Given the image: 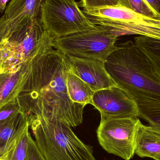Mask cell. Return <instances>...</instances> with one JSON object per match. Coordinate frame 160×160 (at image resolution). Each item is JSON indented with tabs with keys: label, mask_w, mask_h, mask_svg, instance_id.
<instances>
[{
	"label": "cell",
	"mask_w": 160,
	"mask_h": 160,
	"mask_svg": "<svg viewBox=\"0 0 160 160\" xmlns=\"http://www.w3.org/2000/svg\"><path fill=\"white\" fill-rule=\"evenodd\" d=\"M22 111L18 100L0 109V122L8 120Z\"/></svg>",
	"instance_id": "d6986e66"
},
{
	"label": "cell",
	"mask_w": 160,
	"mask_h": 160,
	"mask_svg": "<svg viewBox=\"0 0 160 160\" xmlns=\"http://www.w3.org/2000/svg\"><path fill=\"white\" fill-rule=\"evenodd\" d=\"M28 126L17 140L11 150L2 156L1 158L6 160H27L30 133Z\"/></svg>",
	"instance_id": "2e32d148"
},
{
	"label": "cell",
	"mask_w": 160,
	"mask_h": 160,
	"mask_svg": "<svg viewBox=\"0 0 160 160\" xmlns=\"http://www.w3.org/2000/svg\"><path fill=\"white\" fill-rule=\"evenodd\" d=\"M136 46L143 52L160 80V40L139 36L134 38Z\"/></svg>",
	"instance_id": "9a60e30c"
},
{
	"label": "cell",
	"mask_w": 160,
	"mask_h": 160,
	"mask_svg": "<svg viewBox=\"0 0 160 160\" xmlns=\"http://www.w3.org/2000/svg\"><path fill=\"white\" fill-rule=\"evenodd\" d=\"M64 58L69 72L84 81L94 92L117 86L107 72L104 62L65 54Z\"/></svg>",
	"instance_id": "ba28073f"
},
{
	"label": "cell",
	"mask_w": 160,
	"mask_h": 160,
	"mask_svg": "<svg viewBox=\"0 0 160 160\" xmlns=\"http://www.w3.org/2000/svg\"><path fill=\"white\" fill-rule=\"evenodd\" d=\"M78 5L79 7H81L83 8L121 6L119 0H81Z\"/></svg>",
	"instance_id": "ac0fdd59"
},
{
	"label": "cell",
	"mask_w": 160,
	"mask_h": 160,
	"mask_svg": "<svg viewBox=\"0 0 160 160\" xmlns=\"http://www.w3.org/2000/svg\"><path fill=\"white\" fill-rule=\"evenodd\" d=\"M97 26L96 29L55 38L52 48L65 55L105 62L114 50L118 37Z\"/></svg>",
	"instance_id": "277c9868"
},
{
	"label": "cell",
	"mask_w": 160,
	"mask_h": 160,
	"mask_svg": "<svg viewBox=\"0 0 160 160\" xmlns=\"http://www.w3.org/2000/svg\"><path fill=\"white\" fill-rule=\"evenodd\" d=\"M27 160H47L40 152L31 134L29 136Z\"/></svg>",
	"instance_id": "44dd1931"
},
{
	"label": "cell",
	"mask_w": 160,
	"mask_h": 160,
	"mask_svg": "<svg viewBox=\"0 0 160 160\" xmlns=\"http://www.w3.org/2000/svg\"><path fill=\"white\" fill-rule=\"evenodd\" d=\"M112 32L118 37L138 35L160 40V19L144 17L135 13L133 18L117 24Z\"/></svg>",
	"instance_id": "8fae6325"
},
{
	"label": "cell",
	"mask_w": 160,
	"mask_h": 160,
	"mask_svg": "<svg viewBox=\"0 0 160 160\" xmlns=\"http://www.w3.org/2000/svg\"><path fill=\"white\" fill-rule=\"evenodd\" d=\"M31 59L0 72V109L18 98L24 85Z\"/></svg>",
	"instance_id": "30bf717a"
},
{
	"label": "cell",
	"mask_w": 160,
	"mask_h": 160,
	"mask_svg": "<svg viewBox=\"0 0 160 160\" xmlns=\"http://www.w3.org/2000/svg\"><path fill=\"white\" fill-rule=\"evenodd\" d=\"M118 86L136 101H160V80L143 52L131 40L116 44L104 62Z\"/></svg>",
	"instance_id": "7a4b0ae2"
},
{
	"label": "cell",
	"mask_w": 160,
	"mask_h": 160,
	"mask_svg": "<svg viewBox=\"0 0 160 160\" xmlns=\"http://www.w3.org/2000/svg\"><path fill=\"white\" fill-rule=\"evenodd\" d=\"M70 1H73V2H74V1H75V0H70Z\"/></svg>",
	"instance_id": "484cf974"
},
{
	"label": "cell",
	"mask_w": 160,
	"mask_h": 160,
	"mask_svg": "<svg viewBox=\"0 0 160 160\" xmlns=\"http://www.w3.org/2000/svg\"><path fill=\"white\" fill-rule=\"evenodd\" d=\"M13 55L10 51L3 45H0V72L14 67Z\"/></svg>",
	"instance_id": "ffe728a7"
},
{
	"label": "cell",
	"mask_w": 160,
	"mask_h": 160,
	"mask_svg": "<svg viewBox=\"0 0 160 160\" xmlns=\"http://www.w3.org/2000/svg\"><path fill=\"white\" fill-rule=\"evenodd\" d=\"M2 156V155H1V153H0V157H1Z\"/></svg>",
	"instance_id": "4316f807"
},
{
	"label": "cell",
	"mask_w": 160,
	"mask_h": 160,
	"mask_svg": "<svg viewBox=\"0 0 160 160\" xmlns=\"http://www.w3.org/2000/svg\"><path fill=\"white\" fill-rule=\"evenodd\" d=\"M64 54L52 46L31 58L22 89L17 100L28 116L56 117L71 127L82 124L84 105L73 102L68 96L69 73Z\"/></svg>",
	"instance_id": "6da1fadb"
},
{
	"label": "cell",
	"mask_w": 160,
	"mask_h": 160,
	"mask_svg": "<svg viewBox=\"0 0 160 160\" xmlns=\"http://www.w3.org/2000/svg\"><path fill=\"white\" fill-rule=\"evenodd\" d=\"M90 104L98 110L101 119L139 118L140 114L136 101L118 86L95 92Z\"/></svg>",
	"instance_id": "52a82bcc"
},
{
	"label": "cell",
	"mask_w": 160,
	"mask_h": 160,
	"mask_svg": "<svg viewBox=\"0 0 160 160\" xmlns=\"http://www.w3.org/2000/svg\"><path fill=\"white\" fill-rule=\"evenodd\" d=\"M134 153L141 158H152L160 154V137L149 126L138 121Z\"/></svg>",
	"instance_id": "4fadbf2b"
},
{
	"label": "cell",
	"mask_w": 160,
	"mask_h": 160,
	"mask_svg": "<svg viewBox=\"0 0 160 160\" xmlns=\"http://www.w3.org/2000/svg\"><path fill=\"white\" fill-rule=\"evenodd\" d=\"M8 0H0V12L2 13L6 8L7 2Z\"/></svg>",
	"instance_id": "603a6c76"
},
{
	"label": "cell",
	"mask_w": 160,
	"mask_h": 160,
	"mask_svg": "<svg viewBox=\"0 0 160 160\" xmlns=\"http://www.w3.org/2000/svg\"><path fill=\"white\" fill-rule=\"evenodd\" d=\"M160 17V0H144Z\"/></svg>",
	"instance_id": "7402d4cb"
},
{
	"label": "cell",
	"mask_w": 160,
	"mask_h": 160,
	"mask_svg": "<svg viewBox=\"0 0 160 160\" xmlns=\"http://www.w3.org/2000/svg\"><path fill=\"white\" fill-rule=\"evenodd\" d=\"M28 120L38 147L47 160H96L92 148L60 118L38 115Z\"/></svg>",
	"instance_id": "3957f363"
},
{
	"label": "cell",
	"mask_w": 160,
	"mask_h": 160,
	"mask_svg": "<svg viewBox=\"0 0 160 160\" xmlns=\"http://www.w3.org/2000/svg\"><path fill=\"white\" fill-rule=\"evenodd\" d=\"M67 88L68 96L73 102L84 106L91 104L95 92L84 81L70 72L67 78Z\"/></svg>",
	"instance_id": "5bb4252c"
},
{
	"label": "cell",
	"mask_w": 160,
	"mask_h": 160,
	"mask_svg": "<svg viewBox=\"0 0 160 160\" xmlns=\"http://www.w3.org/2000/svg\"><path fill=\"white\" fill-rule=\"evenodd\" d=\"M120 6L126 8L133 12L156 19H160V17L144 0H119Z\"/></svg>",
	"instance_id": "e0dca14e"
},
{
	"label": "cell",
	"mask_w": 160,
	"mask_h": 160,
	"mask_svg": "<svg viewBox=\"0 0 160 160\" xmlns=\"http://www.w3.org/2000/svg\"><path fill=\"white\" fill-rule=\"evenodd\" d=\"M41 16V8L32 0H11L0 18V37L31 27Z\"/></svg>",
	"instance_id": "9c48e42d"
},
{
	"label": "cell",
	"mask_w": 160,
	"mask_h": 160,
	"mask_svg": "<svg viewBox=\"0 0 160 160\" xmlns=\"http://www.w3.org/2000/svg\"><path fill=\"white\" fill-rule=\"evenodd\" d=\"M0 160H6L5 159H4L1 158H0Z\"/></svg>",
	"instance_id": "d4e9b609"
},
{
	"label": "cell",
	"mask_w": 160,
	"mask_h": 160,
	"mask_svg": "<svg viewBox=\"0 0 160 160\" xmlns=\"http://www.w3.org/2000/svg\"><path fill=\"white\" fill-rule=\"evenodd\" d=\"M29 126L28 116L22 110L12 118L0 122V153L2 156L12 149Z\"/></svg>",
	"instance_id": "7c38bea8"
},
{
	"label": "cell",
	"mask_w": 160,
	"mask_h": 160,
	"mask_svg": "<svg viewBox=\"0 0 160 160\" xmlns=\"http://www.w3.org/2000/svg\"><path fill=\"white\" fill-rule=\"evenodd\" d=\"M138 117L101 119L97 129L98 141L106 152L125 160L131 159L135 153Z\"/></svg>",
	"instance_id": "8992f818"
},
{
	"label": "cell",
	"mask_w": 160,
	"mask_h": 160,
	"mask_svg": "<svg viewBox=\"0 0 160 160\" xmlns=\"http://www.w3.org/2000/svg\"><path fill=\"white\" fill-rule=\"evenodd\" d=\"M152 158L154 159L155 160H160V154L155 155Z\"/></svg>",
	"instance_id": "cb8c5ba5"
},
{
	"label": "cell",
	"mask_w": 160,
	"mask_h": 160,
	"mask_svg": "<svg viewBox=\"0 0 160 160\" xmlns=\"http://www.w3.org/2000/svg\"><path fill=\"white\" fill-rule=\"evenodd\" d=\"M44 30L53 37L97 28L75 1L45 0L41 16Z\"/></svg>",
	"instance_id": "5b68a950"
}]
</instances>
